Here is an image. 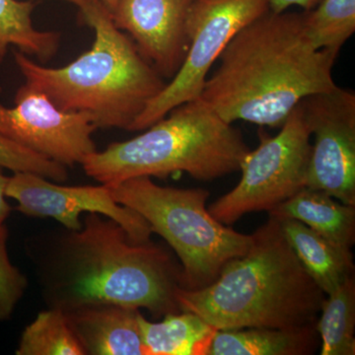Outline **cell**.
<instances>
[{"label": "cell", "instance_id": "9c48e42d", "mask_svg": "<svg viewBox=\"0 0 355 355\" xmlns=\"http://www.w3.org/2000/svg\"><path fill=\"white\" fill-rule=\"evenodd\" d=\"M315 141L307 188L355 205V94L336 86L299 103Z\"/></svg>", "mask_w": 355, "mask_h": 355}, {"label": "cell", "instance_id": "9a60e30c", "mask_svg": "<svg viewBox=\"0 0 355 355\" xmlns=\"http://www.w3.org/2000/svg\"><path fill=\"white\" fill-rule=\"evenodd\" d=\"M282 232L306 272L326 295L354 275V254L345 253L302 222L277 218Z\"/></svg>", "mask_w": 355, "mask_h": 355}, {"label": "cell", "instance_id": "3957f363", "mask_svg": "<svg viewBox=\"0 0 355 355\" xmlns=\"http://www.w3.org/2000/svg\"><path fill=\"white\" fill-rule=\"evenodd\" d=\"M252 235L247 253L229 261L211 284L177 289L180 309L218 331L316 324L327 295L294 253L279 219L270 216Z\"/></svg>", "mask_w": 355, "mask_h": 355}, {"label": "cell", "instance_id": "7c38bea8", "mask_svg": "<svg viewBox=\"0 0 355 355\" xmlns=\"http://www.w3.org/2000/svg\"><path fill=\"white\" fill-rule=\"evenodd\" d=\"M195 0H118L114 24L130 34L137 50L162 77L183 64L190 41L187 20Z\"/></svg>", "mask_w": 355, "mask_h": 355}, {"label": "cell", "instance_id": "ac0fdd59", "mask_svg": "<svg viewBox=\"0 0 355 355\" xmlns=\"http://www.w3.org/2000/svg\"><path fill=\"white\" fill-rule=\"evenodd\" d=\"M34 9L31 0H0V65L10 46L42 62H49L58 53L60 33L36 29L32 21Z\"/></svg>", "mask_w": 355, "mask_h": 355}, {"label": "cell", "instance_id": "30bf717a", "mask_svg": "<svg viewBox=\"0 0 355 355\" xmlns=\"http://www.w3.org/2000/svg\"><path fill=\"white\" fill-rule=\"evenodd\" d=\"M95 130L87 114L58 109L31 84L18 89L11 108L0 101V135L65 167L83 164L97 150Z\"/></svg>", "mask_w": 355, "mask_h": 355}, {"label": "cell", "instance_id": "5b68a950", "mask_svg": "<svg viewBox=\"0 0 355 355\" xmlns=\"http://www.w3.org/2000/svg\"><path fill=\"white\" fill-rule=\"evenodd\" d=\"M144 130L91 153L81 164L84 171L109 187L130 178L165 179L182 172L212 181L240 171L250 151L242 132L200 98L180 105Z\"/></svg>", "mask_w": 355, "mask_h": 355}, {"label": "cell", "instance_id": "52a82bcc", "mask_svg": "<svg viewBox=\"0 0 355 355\" xmlns=\"http://www.w3.org/2000/svg\"><path fill=\"white\" fill-rule=\"evenodd\" d=\"M258 135L260 144L243 160L239 183L207 209L224 225L251 212L272 211L306 188L312 135L299 104L277 135L261 127Z\"/></svg>", "mask_w": 355, "mask_h": 355}, {"label": "cell", "instance_id": "603a6c76", "mask_svg": "<svg viewBox=\"0 0 355 355\" xmlns=\"http://www.w3.org/2000/svg\"><path fill=\"white\" fill-rule=\"evenodd\" d=\"M8 229L0 225V322L10 319L28 287V279L17 266L11 263L7 251Z\"/></svg>", "mask_w": 355, "mask_h": 355}, {"label": "cell", "instance_id": "8fae6325", "mask_svg": "<svg viewBox=\"0 0 355 355\" xmlns=\"http://www.w3.org/2000/svg\"><path fill=\"white\" fill-rule=\"evenodd\" d=\"M7 198L17 202L16 209L36 218H53L62 227L81 228V214L94 212L114 219L127 231L132 241H150L148 222L135 210L120 205L106 184L62 186L32 173H13L6 186Z\"/></svg>", "mask_w": 355, "mask_h": 355}, {"label": "cell", "instance_id": "ffe728a7", "mask_svg": "<svg viewBox=\"0 0 355 355\" xmlns=\"http://www.w3.org/2000/svg\"><path fill=\"white\" fill-rule=\"evenodd\" d=\"M306 37L316 50L340 53L355 32V0H321L303 11Z\"/></svg>", "mask_w": 355, "mask_h": 355}, {"label": "cell", "instance_id": "4316f807", "mask_svg": "<svg viewBox=\"0 0 355 355\" xmlns=\"http://www.w3.org/2000/svg\"><path fill=\"white\" fill-rule=\"evenodd\" d=\"M101 1L109 11H112L113 10L114 7L116 6L118 0H101Z\"/></svg>", "mask_w": 355, "mask_h": 355}, {"label": "cell", "instance_id": "2e32d148", "mask_svg": "<svg viewBox=\"0 0 355 355\" xmlns=\"http://www.w3.org/2000/svg\"><path fill=\"white\" fill-rule=\"evenodd\" d=\"M321 340L316 324L296 329L217 331L207 355H308Z\"/></svg>", "mask_w": 355, "mask_h": 355}, {"label": "cell", "instance_id": "4fadbf2b", "mask_svg": "<svg viewBox=\"0 0 355 355\" xmlns=\"http://www.w3.org/2000/svg\"><path fill=\"white\" fill-rule=\"evenodd\" d=\"M64 313L85 355H146L137 308L102 303Z\"/></svg>", "mask_w": 355, "mask_h": 355}, {"label": "cell", "instance_id": "7a4b0ae2", "mask_svg": "<svg viewBox=\"0 0 355 355\" xmlns=\"http://www.w3.org/2000/svg\"><path fill=\"white\" fill-rule=\"evenodd\" d=\"M338 57L311 44L302 12L268 10L231 39L200 98L229 123L282 128L304 98L338 86Z\"/></svg>", "mask_w": 355, "mask_h": 355}, {"label": "cell", "instance_id": "8992f818", "mask_svg": "<svg viewBox=\"0 0 355 355\" xmlns=\"http://www.w3.org/2000/svg\"><path fill=\"white\" fill-rule=\"evenodd\" d=\"M109 188L116 202L144 217L153 233L176 253L181 261V288L196 291L209 286L253 242V235L238 232L209 214L205 207L209 191L161 187L146 176Z\"/></svg>", "mask_w": 355, "mask_h": 355}, {"label": "cell", "instance_id": "6da1fadb", "mask_svg": "<svg viewBox=\"0 0 355 355\" xmlns=\"http://www.w3.org/2000/svg\"><path fill=\"white\" fill-rule=\"evenodd\" d=\"M28 251L49 308L67 312L113 303L146 309L156 319L182 312L176 299L181 265L151 240L132 241L108 216L89 212L81 228L33 237Z\"/></svg>", "mask_w": 355, "mask_h": 355}, {"label": "cell", "instance_id": "cb8c5ba5", "mask_svg": "<svg viewBox=\"0 0 355 355\" xmlns=\"http://www.w3.org/2000/svg\"><path fill=\"white\" fill-rule=\"evenodd\" d=\"M321 0H270V10L275 13H282L286 11L289 7L299 6L304 11L311 10L316 7Z\"/></svg>", "mask_w": 355, "mask_h": 355}, {"label": "cell", "instance_id": "e0dca14e", "mask_svg": "<svg viewBox=\"0 0 355 355\" xmlns=\"http://www.w3.org/2000/svg\"><path fill=\"white\" fill-rule=\"evenodd\" d=\"M146 355H207L217 331L195 313L168 314L158 323L139 316Z\"/></svg>", "mask_w": 355, "mask_h": 355}, {"label": "cell", "instance_id": "44dd1931", "mask_svg": "<svg viewBox=\"0 0 355 355\" xmlns=\"http://www.w3.org/2000/svg\"><path fill=\"white\" fill-rule=\"evenodd\" d=\"M17 355H85L64 311L49 308L37 315L21 335Z\"/></svg>", "mask_w": 355, "mask_h": 355}, {"label": "cell", "instance_id": "5bb4252c", "mask_svg": "<svg viewBox=\"0 0 355 355\" xmlns=\"http://www.w3.org/2000/svg\"><path fill=\"white\" fill-rule=\"evenodd\" d=\"M270 216L295 219L345 253L355 243V205H347L323 191L306 188L280 203Z\"/></svg>", "mask_w": 355, "mask_h": 355}, {"label": "cell", "instance_id": "7402d4cb", "mask_svg": "<svg viewBox=\"0 0 355 355\" xmlns=\"http://www.w3.org/2000/svg\"><path fill=\"white\" fill-rule=\"evenodd\" d=\"M0 167L13 173H32L55 183L69 178L67 167L18 146L0 135Z\"/></svg>", "mask_w": 355, "mask_h": 355}, {"label": "cell", "instance_id": "d4e9b609", "mask_svg": "<svg viewBox=\"0 0 355 355\" xmlns=\"http://www.w3.org/2000/svg\"><path fill=\"white\" fill-rule=\"evenodd\" d=\"M7 180H8V176L4 174L3 168L0 167V225L6 223V220L11 212V207L7 202L6 196Z\"/></svg>", "mask_w": 355, "mask_h": 355}, {"label": "cell", "instance_id": "ba28073f", "mask_svg": "<svg viewBox=\"0 0 355 355\" xmlns=\"http://www.w3.org/2000/svg\"><path fill=\"white\" fill-rule=\"evenodd\" d=\"M270 0H195L188 20V53L165 88L149 102L133 123L132 132L144 130L173 109L200 97L212 65L231 39L245 26L270 10Z\"/></svg>", "mask_w": 355, "mask_h": 355}, {"label": "cell", "instance_id": "484cf974", "mask_svg": "<svg viewBox=\"0 0 355 355\" xmlns=\"http://www.w3.org/2000/svg\"><path fill=\"white\" fill-rule=\"evenodd\" d=\"M62 1H67L69 2V3L74 4V6L78 7L79 10H80V9L85 8V7L92 6V4L101 1V0H62Z\"/></svg>", "mask_w": 355, "mask_h": 355}, {"label": "cell", "instance_id": "277c9868", "mask_svg": "<svg viewBox=\"0 0 355 355\" xmlns=\"http://www.w3.org/2000/svg\"><path fill=\"white\" fill-rule=\"evenodd\" d=\"M79 13L94 31L90 50L58 69L15 51L16 65L26 83L40 89L58 109L87 114L96 130L132 132L133 123L167 83L116 27L102 1Z\"/></svg>", "mask_w": 355, "mask_h": 355}, {"label": "cell", "instance_id": "d6986e66", "mask_svg": "<svg viewBox=\"0 0 355 355\" xmlns=\"http://www.w3.org/2000/svg\"><path fill=\"white\" fill-rule=\"evenodd\" d=\"M321 355L355 354L354 275L324 299L316 323Z\"/></svg>", "mask_w": 355, "mask_h": 355}]
</instances>
